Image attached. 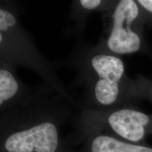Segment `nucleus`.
Wrapping results in <instances>:
<instances>
[{
  "instance_id": "nucleus-1",
  "label": "nucleus",
  "mask_w": 152,
  "mask_h": 152,
  "mask_svg": "<svg viewBox=\"0 0 152 152\" xmlns=\"http://www.w3.org/2000/svg\"><path fill=\"white\" fill-rule=\"evenodd\" d=\"M146 26L134 0H121L113 7L111 24L106 41L107 52L115 55L151 53L144 37Z\"/></svg>"
},
{
  "instance_id": "nucleus-2",
  "label": "nucleus",
  "mask_w": 152,
  "mask_h": 152,
  "mask_svg": "<svg viewBox=\"0 0 152 152\" xmlns=\"http://www.w3.org/2000/svg\"><path fill=\"white\" fill-rule=\"evenodd\" d=\"M90 65L94 76L92 91L95 104L112 107L130 100V79L127 78L124 62L120 57L105 51L98 52L91 57Z\"/></svg>"
},
{
  "instance_id": "nucleus-3",
  "label": "nucleus",
  "mask_w": 152,
  "mask_h": 152,
  "mask_svg": "<svg viewBox=\"0 0 152 152\" xmlns=\"http://www.w3.org/2000/svg\"><path fill=\"white\" fill-rule=\"evenodd\" d=\"M58 144L56 126L45 122L14 133L7 138L4 146L8 152H55Z\"/></svg>"
},
{
  "instance_id": "nucleus-4",
  "label": "nucleus",
  "mask_w": 152,
  "mask_h": 152,
  "mask_svg": "<svg viewBox=\"0 0 152 152\" xmlns=\"http://www.w3.org/2000/svg\"><path fill=\"white\" fill-rule=\"evenodd\" d=\"M91 152H152V146L130 143L109 134L93 138Z\"/></svg>"
},
{
  "instance_id": "nucleus-5",
  "label": "nucleus",
  "mask_w": 152,
  "mask_h": 152,
  "mask_svg": "<svg viewBox=\"0 0 152 152\" xmlns=\"http://www.w3.org/2000/svg\"><path fill=\"white\" fill-rule=\"evenodd\" d=\"M128 94L130 100L145 99L152 103V80L142 75L130 79Z\"/></svg>"
},
{
  "instance_id": "nucleus-6",
  "label": "nucleus",
  "mask_w": 152,
  "mask_h": 152,
  "mask_svg": "<svg viewBox=\"0 0 152 152\" xmlns=\"http://www.w3.org/2000/svg\"><path fill=\"white\" fill-rule=\"evenodd\" d=\"M20 86L11 71L0 68V106L10 101L18 94Z\"/></svg>"
},
{
  "instance_id": "nucleus-7",
  "label": "nucleus",
  "mask_w": 152,
  "mask_h": 152,
  "mask_svg": "<svg viewBox=\"0 0 152 152\" xmlns=\"http://www.w3.org/2000/svg\"><path fill=\"white\" fill-rule=\"evenodd\" d=\"M18 27V21L12 13L0 8V45L4 43L6 36L9 35Z\"/></svg>"
},
{
  "instance_id": "nucleus-8",
  "label": "nucleus",
  "mask_w": 152,
  "mask_h": 152,
  "mask_svg": "<svg viewBox=\"0 0 152 152\" xmlns=\"http://www.w3.org/2000/svg\"><path fill=\"white\" fill-rule=\"evenodd\" d=\"M146 26H152V0H136Z\"/></svg>"
},
{
  "instance_id": "nucleus-9",
  "label": "nucleus",
  "mask_w": 152,
  "mask_h": 152,
  "mask_svg": "<svg viewBox=\"0 0 152 152\" xmlns=\"http://www.w3.org/2000/svg\"><path fill=\"white\" fill-rule=\"evenodd\" d=\"M79 2L83 9L88 11L102 9L103 6L109 4L108 1H101V0H81Z\"/></svg>"
}]
</instances>
